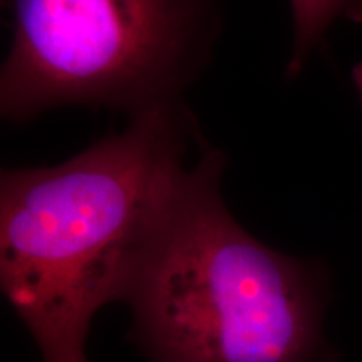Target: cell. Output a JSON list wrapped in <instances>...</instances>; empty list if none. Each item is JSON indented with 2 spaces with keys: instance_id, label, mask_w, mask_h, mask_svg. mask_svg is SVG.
Listing matches in <instances>:
<instances>
[{
  "instance_id": "obj_1",
  "label": "cell",
  "mask_w": 362,
  "mask_h": 362,
  "mask_svg": "<svg viewBox=\"0 0 362 362\" xmlns=\"http://www.w3.org/2000/svg\"><path fill=\"white\" fill-rule=\"evenodd\" d=\"M202 146L180 104L133 116L59 166L4 171L0 282L44 362H88L93 315L124 298Z\"/></svg>"
},
{
  "instance_id": "obj_2",
  "label": "cell",
  "mask_w": 362,
  "mask_h": 362,
  "mask_svg": "<svg viewBox=\"0 0 362 362\" xmlns=\"http://www.w3.org/2000/svg\"><path fill=\"white\" fill-rule=\"evenodd\" d=\"M223 156L208 148L176 198L123 300L156 362H310L319 285L221 198Z\"/></svg>"
},
{
  "instance_id": "obj_4",
  "label": "cell",
  "mask_w": 362,
  "mask_h": 362,
  "mask_svg": "<svg viewBox=\"0 0 362 362\" xmlns=\"http://www.w3.org/2000/svg\"><path fill=\"white\" fill-rule=\"evenodd\" d=\"M361 2L362 0H291L296 30L293 52L288 62L291 74H297L302 69L329 25L341 16L352 19Z\"/></svg>"
},
{
  "instance_id": "obj_5",
  "label": "cell",
  "mask_w": 362,
  "mask_h": 362,
  "mask_svg": "<svg viewBox=\"0 0 362 362\" xmlns=\"http://www.w3.org/2000/svg\"><path fill=\"white\" fill-rule=\"evenodd\" d=\"M352 21L362 22V2H361V6L357 7L354 16H352ZM352 81H354L357 96H359V101L362 104V62H361V64H357L354 67V71H352Z\"/></svg>"
},
{
  "instance_id": "obj_3",
  "label": "cell",
  "mask_w": 362,
  "mask_h": 362,
  "mask_svg": "<svg viewBox=\"0 0 362 362\" xmlns=\"http://www.w3.org/2000/svg\"><path fill=\"white\" fill-rule=\"evenodd\" d=\"M216 30V0H13L2 115L98 104L133 117L180 106Z\"/></svg>"
}]
</instances>
